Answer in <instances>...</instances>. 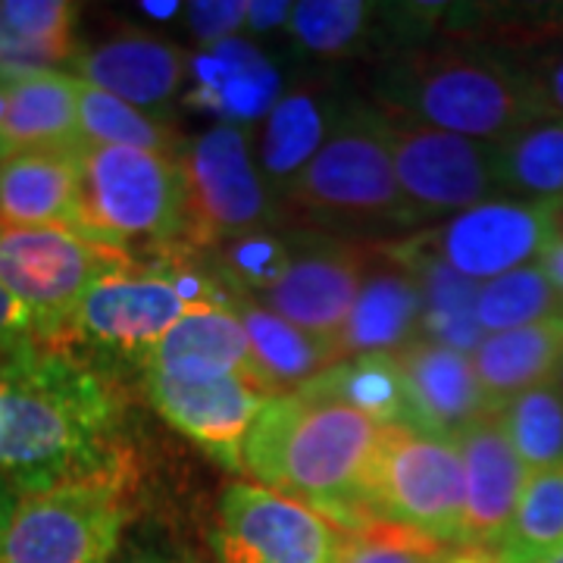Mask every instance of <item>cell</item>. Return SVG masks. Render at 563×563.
<instances>
[{"mask_svg":"<svg viewBox=\"0 0 563 563\" xmlns=\"http://www.w3.org/2000/svg\"><path fill=\"white\" fill-rule=\"evenodd\" d=\"M561 235V201H492L442 222L429 251L473 282H492L542 261Z\"/></svg>","mask_w":563,"mask_h":563,"instance_id":"7c38bea8","label":"cell"},{"mask_svg":"<svg viewBox=\"0 0 563 563\" xmlns=\"http://www.w3.org/2000/svg\"><path fill=\"white\" fill-rule=\"evenodd\" d=\"M113 420L101 376L57 347L32 342L0 363V470L29 492L125 473Z\"/></svg>","mask_w":563,"mask_h":563,"instance_id":"6da1fadb","label":"cell"},{"mask_svg":"<svg viewBox=\"0 0 563 563\" xmlns=\"http://www.w3.org/2000/svg\"><path fill=\"white\" fill-rule=\"evenodd\" d=\"M470 357L485 398L498 410L529 388L558 379L563 366V317L485 335Z\"/></svg>","mask_w":563,"mask_h":563,"instance_id":"603a6c76","label":"cell"},{"mask_svg":"<svg viewBox=\"0 0 563 563\" xmlns=\"http://www.w3.org/2000/svg\"><path fill=\"white\" fill-rule=\"evenodd\" d=\"M288 198L313 220L351 229L417 222L398 188L385 120L376 117L339 122L313 161L288 181Z\"/></svg>","mask_w":563,"mask_h":563,"instance_id":"52a82bcc","label":"cell"},{"mask_svg":"<svg viewBox=\"0 0 563 563\" xmlns=\"http://www.w3.org/2000/svg\"><path fill=\"white\" fill-rule=\"evenodd\" d=\"M457 444L463 457L461 544L495 551L514 520L529 466L514 451L498 410L470 422L457 435Z\"/></svg>","mask_w":563,"mask_h":563,"instance_id":"9a60e30c","label":"cell"},{"mask_svg":"<svg viewBox=\"0 0 563 563\" xmlns=\"http://www.w3.org/2000/svg\"><path fill=\"white\" fill-rule=\"evenodd\" d=\"M185 166L191 244L235 242L261 232L266 191L235 122H220L191 144Z\"/></svg>","mask_w":563,"mask_h":563,"instance_id":"4fadbf2b","label":"cell"},{"mask_svg":"<svg viewBox=\"0 0 563 563\" xmlns=\"http://www.w3.org/2000/svg\"><path fill=\"white\" fill-rule=\"evenodd\" d=\"M144 385L163 420L173 422L191 442H198L217 461L242 470V448L251 426L273 395L242 376L220 379H179L163 373H144Z\"/></svg>","mask_w":563,"mask_h":563,"instance_id":"5bb4252c","label":"cell"},{"mask_svg":"<svg viewBox=\"0 0 563 563\" xmlns=\"http://www.w3.org/2000/svg\"><path fill=\"white\" fill-rule=\"evenodd\" d=\"M85 235L120 247L147 244L176 254L191 242L188 181L179 157L139 147H81Z\"/></svg>","mask_w":563,"mask_h":563,"instance_id":"277c9868","label":"cell"},{"mask_svg":"<svg viewBox=\"0 0 563 563\" xmlns=\"http://www.w3.org/2000/svg\"><path fill=\"white\" fill-rule=\"evenodd\" d=\"M361 510L442 544L461 542L463 457L457 439L401 422L383 426L363 473Z\"/></svg>","mask_w":563,"mask_h":563,"instance_id":"8992f818","label":"cell"},{"mask_svg":"<svg viewBox=\"0 0 563 563\" xmlns=\"http://www.w3.org/2000/svg\"><path fill=\"white\" fill-rule=\"evenodd\" d=\"M385 135L398 188L417 220L442 213L457 217L501 191L495 173V144L391 120H385Z\"/></svg>","mask_w":563,"mask_h":563,"instance_id":"30bf717a","label":"cell"},{"mask_svg":"<svg viewBox=\"0 0 563 563\" xmlns=\"http://www.w3.org/2000/svg\"><path fill=\"white\" fill-rule=\"evenodd\" d=\"M247 7L244 0H201V3H188V22L191 32L207 44L217 47L222 41L235 38V32L247 22Z\"/></svg>","mask_w":563,"mask_h":563,"instance_id":"8d00e7d4","label":"cell"},{"mask_svg":"<svg viewBox=\"0 0 563 563\" xmlns=\"http://www.w3.org/2000/svg\"><path fill=\"white\" fill-rule=\"evenodd\" d=\"M563 548V466L532 470L501 544L492 551L501 563H539Z\"/></svg>","mask_w":563,"mask_h":563,"instance_id":"f1b7e54d","label":"cell"},{"mask_svg":"<svg viewBox=\"0 0 563 563\" xmlns=\"http://www.w3.org/2000/svg\"><path fill=\"white\" fill-rule=\"evenodd\" d=\"M325 135V113L313 95H288L282 98L263 129L261 163L276 179H295L313 154L322 147Z\"/></svg>","mask_w":563,"mask_h":563,"instance_id":"d6a6232c","label":"cell"},{"mask_svg":"<svg viewBox=\"0 0 563 563\" xmlns=\"http://www.w3.org/2000/svg\"><path fill=\"white\" fill-rule=\"evenodd\" d=\"M32 342H35V325L29 320L25 307L0 285V354L10 357Z\"/></svg>","mask_w":563,"mask_h":563,"instance_id":"f35d334b","label":"cell"},{"mask_svg":"<svg viewBox=\"0 0 563 563\" xmlns=\"http://www.w3.org/2000/svg\"><path fill=\"white\" fill-rule=\"evenodd\" d=\"M339 536L317 507L273 488L239 483L222 495V563H335Z\"/></svg>","mask_w":563,"mask_h":563,"instance_id":"8fae6325","label":"cell"},{"mask_svg":"<svg viewBox=\"0 0 563 563\" xmlns=\"http://www.w3.org/2000/svg\"><path fill=\"white\" fill-rule=\"evenodd\" d=\"M539 563H563V548H558V551H551L548 558H542Z\"/></svg>","mask_w":563,"mask_h":563,"instance_id":"f6af8a7d","label":"cell"},{"mask_svg":"<svg viewBox=\"0 0 563 563\" xmlns=\"http://www.w3.org/2000/svg\"><path fill=\"white\" fill-rule=\"evenodd\" d=\"M422 298L417 276L391 251L385 261L366 263L361 295L354 310L335 335V347L347 357L361 354H395L420 339Z\"/></svg>","mask_w":563,"mask_h":563,"instance_id":"ffe728a7","label":"cell"},{"mask_svg":"<svg viewBox=\"0 0 563 563\" xmlns=\"http://www.w3.org/2000/svg\"><path fill=\"white\" fill-rule=\"evenodd\" d=\"M125 523V473L25 492L0 532V563H107Z\"/></svg>","mask_w":563,"mask_h":563,"instance_id":"ba28073f","label":"cell"},{"mask_svg":"<svg viewBox=\"0 0 563 563\" xmlns=\"http://www.w3.org/2000/svg\"><path fill=\"white\" fill-rule=\"evenodd\" d=\"M76 76L139 110L173 101L185 79L179 47L151 35H113L76 54Z\"/></svg>","mask_w":563,"mask_h":563,"instance_id":"44dd1931","label":"cell"},{"mask_svg":"<svg viewBox=\"0 0 563 563\" xmlns=\"http://www.w3.org/2000/svg\"><path fill=\"white\" fill-rule=\"evenodd\" d=\"M398 122L501 144L539 122L529 73L479 47L413 51L379 81Z\"/></svg>","mask_w":563,"mask_h":563,"instance_id":"3957f363","label":"cell"},{"mask_svg":"<svg viewBox=\"0 0 563 563\" xmlns=\"http://www.w3.org/2000/svg\"><path fill=\"white\" fill-rule=\"evenodd\" d=\"M132 257L63 225H0V285L25 307L35 339L60 342L85 295Z\"/></svg>","mask_w":563,"mask_h":563,"instance_id":"5b68a950","label":"cell"},{"mask_svg":"<svg viewBox=\"0 0 563 563\" xmlns=\"http://www.w3.org/2000/svg\"><path fill=\"white\" fill-rule=\"evenodd\" d=\"M79 141L81 147H139L176 157V141L161 122L88 81L79 85Z\"/></svg>","mask_w":563,"mask_h":563,"instance_id":"1f68e13d","label":"cell"},{"mask_svg":"<svg viewBox=\"0 0 563 563\" xmlns=\"http://www.w3.org/2000/svg\"><path fill=\"white\" fill-rule=\"evenodd\" d=\"M526 73H529L532 98L539 107V120L563 122V44Z\"/></svg>","mask_w":563,"mask_h":563,"instance_id":"74e56055","label":"cell"},{"mask_svg":"<svg viewBox=\"0 0 563 563\" xmlns=\"http://www.w3.org/2000/svg\"><path fill=\"white\" fill-rule=\"evenodd\" d=\"M198 63V91L191 101L225 120H254L276 107L279 76L254 44L229 38Z\"/></svg>","mask_w":563,"mask_h":563,"instance_id":"4316f807","label":"cell"},{"mask_svg":"<svg viewBox=\"0 0 563 563\" xmlns=\"http://www.w3.org/2000/svg\"><path fill=\"white\" fill-rule=\"evenodd\" d=\"M395 254L410 266V273L417 276V285H420V339L473 354L485 339L479 320H476L479 282L466 279L457 269H451L442 257H435L429 251L426 242L395 247Z\"/></svg>","mask_w":563,"mask_h":563,"instance_id":"d4e9b609","label":"cell"},{"mask_svg":"<svg viewBox=\"0 0 563 563\" xmlns=\"http://www.w3.org/2000/svg\"><path fill=\"white\" fill-rule=\"evenodd\" d=\"M507 439L532 470L563 466V391L558 383L529 388L498 407Z\"/></svg>","mask_w":563,"mask_h":563,"instance_id":"836d02e7","label":"cell"},{"mask_svg":"<svg viewBox=\"0 0 563 563\" xmlns=\"http://www.w3.org/2000/svg\"><path fill=\"white\" fill-rule=\"evenodd\" d=\"M144 369L163 373V376H179V379L242 376V379L263 385L242 320L225 303H210V307H198L185 313L163 335L161 344L144 357Z\"/></svg>","mask_w":563,"mask_h":563,"instance_id":"d6986e66","label":"cell"},{"mask_svg":"<svg viewBox=\"0 0 563 563\" xmlns=\"http://www.w3.org/2000/svg\"><path fill=\"white\" fill-rule=\"evenodd\" d=\"M448 563H501L492 551H479V548H466L461 554H451Z\"/></svg>","mask_w":563,"mask_h":563,"instance_id":"b9f144b4","label":"cell"},{"mask_svg":"<svg viewBox=\"0 0 563 563\" xmlns=\"http://www.w3.org/2000/svg\"><path fill=\"white\" fill-rule=\"evenodd\" d=\"M391 357L401 373L407 426L457 439L470 422L495 410L485 398L470 354L417 339Z\"/></svg>","mask_w":563,"mask_h":563,"instance_id":"e0dca14e","label":"cell"},{"mask_svg":"<svg viewBox=\"0 0 563 563\" xmlns=\"http://www.w3.org/2000/svg\"><path fill=\"white\" fill-rule=\"evenodd\" d=\"M235 313L247 332L263 385L273 395L298 391L307 383L320 379L322 373L332 369L335 363H342V354L332 339L310 335L257 301H239Z\"/></svg>","mask_w":563,"mask_h":563,"instance_id":"cb8c5ba5","label":"cell"},{"mask_svg":"<svg viewBox=\"0 0 563 563\" xmlns=\"http://www.w3.org/2000/svg\"><path fill=\"white\" fill-rule=\"evenodd\" d=\"M129 563H179L173 561V558H161V554H141V558H135V561Z\"/></svg>","mask_w":563,"mask_h":563,"instance_id":"ee69618b","label":"cell"},{"mask_svg":"<svg viewBox=\"0 0 563 563\" xmlns=\"http://www.w3.org/2000/svg\"><path fill=\"white\" fill-rule=\"evenodd\" d=\"M442 542L391 520L369 517L339 536L335 563H448Z\"/></svg>","mask_w":563,"mask_h":563,"instance_id":"e575fe53","label":"cell"},{"mask_svg":"<svg viewBox=\"0 0 563 563\" xmlns=\"http://www.w3.org/2000/svg\"><path fill=\"white\" fill-rule=\"evenodd\" d=\"M291 16V3H251L247 7V22L254 25V32H266L279 22H288Z\"/></svg>","mask_w":563,"mask_h":563,"instance_id":"ab89813d","label":"cell"},{"mask_svg":"<svg viewBox=\"0 0 563 563\" xmlns=\"http://www.w3.org/2000/svg\"><path fill=\"white\" fill-rule=\"evenodd\" d=\"M79 85V76L60 69L7 81L0 113L3 157L35 147H81Z\"/></svg>","mask_w":563,"mask_h":563,"instance_id":"7402d4cb","label":"cell"},{"mask_svg":"<svg viewBox=\"0 0 563 563\" xmlns=\"http://www.w3.org/2000/svg\"><path fill=\"white\" fill-rule=\"evenodd\" d=\"M366 276V257L351 247H317L288 254L276 282L257 303L310 335L332 339L344 329Z\"/></svg>","mask_w":563,"mask_h":563,"instance_id":"2e32d148","label":"cell"},{"mask_svg":"<svg viewBox=\"0 0 563 563\" xmlns=\"http://www.w3.org/2000/svg\"><path fill=\"white\" fill-rule=\"evenodd\" d=\"M369 3L361 0H303L291 3L288 29L295 41L313 54H344L366 32Z\"/></svg>","mask_w":563,"mask_h":563,"instance_id":"d590c367","label":"cell"},{"mask_svg":"<svg viewBox=\"0 0 563 563\" xmlns=\"http://www.w3.org/2000/svg\"><path fill=\"white\" fill-rule=\"evenodd\" d=\"M222 303L217 282L201 273H117L101 279L73 313L66 335L98 347L151 354L176 322L198 310ZM63 335V339H66Z\"/></svg>","mask_w":563,"mask_h":563,"instance_id":"9c48e42d","label":"cell"},{"mask_svg":"<svg viewBox=\"0 0 563 563\" xmlns=\"http://www.w3.org/2000/svg\"><path fill=\"white\" fill-rule=\"evenodd\" d=\"M379 435V422L307 383L263 407L244 439L242 470L317 507L332 526L354 529L369 520L361 510V483Z\"/></svg>","mask_w":563,"mask_h":563,"instance_id":"7a4b0ae2","label":"cell"},{"mask_svg":"<svg viewBox=\"0 0 563 563\" xmlns=\"http://www.w3.org/2000/svg\"><path fill=\"white\" fill-rule=\"evenodd\" d=\"M539 266L544 269V276L554 282V288L561 291V298H563V232L554 239V242H551V247L544 251Z\"/></svg>","mask_w":563,"mask_h":563,"instance_id":"60d3db41","label":"cell"},{"mask_svg":"<svg viewBox=\"0 0 563 563\" xmlns=\"http://www.w3.org/2000/svg\"><path fill=\"white\" fill-rule=\"evenodd\" d=\"M0 225L85 232L81 147H35L0 161Z\"/></svg>","mask_w":563,"mask_h":563,"instance_id":"ac0fdd59","label":"cell"},{"mask_svg":"<svg viewBox=\"0 0 563 563\" xmlns=\"http://www.w3.org/2000/svg\"><path fill=\"white\" fill-rule=\"evenodd\" d=\"M495 173L517 201H563V122L539 120L495 144Z\"/></svg>","mask_w":563,"mask_h":563,"instance_id":"83f0119b","label":"cell"},{"mask_svg":"<svg viewBox=\"0 0 563 563\" xmlns=\"http://www.w3.org/2000/svg\"><path fill=\"white\" fill-rule=\"evenodd\" d=\"M313 383L379 426H398V422L407 426L401 373H398V363L391 354L347 357V361L335 363L332 369H325Z\"/></svg>","mask_w":563,"mask_h":563,"instance_id":"4dcf8cb0","label":"cell"},{"mask_svg":"<svg viewBox=\"0 0 563 563\" xmlns=\"http://www.w3.org/2000/svg\"><path fill=\"white\" fill-rule=\"evenodd\" d=\"M554 383L561 385V391H563V366H561V373H558V379H554Z\"/></svg>","mask_w":563,"mask_h":563,"instance_id":"bcb514c9","label":"cell"},{"mask_svg":"<svg viewBox=\"0 0 563 563\" xmlns=\"http://www.w3.org/2000/svg\"><path fill=\"white\" fill-rule=\"evenodd\" d=\"M13 498L0 488V532H3V526H7V520H10V514H13Z\"/></svg>","mask_w":563,"mask_h":563,"instance_id":"7bdbcfd3","label":"cell"},{"mask_svg":"<svg viewBox=\"0 0 563 563\" xmlns=\"http://www.w3.org/2000/svg\"><path fill=\"white\" fill-rule=\"evenodd\" d=\"M76 7L63 0H0V76L51 73L76 60Z\"/></svg>","mask_w":563,"mask_h":563,"instance_id":"484cf974","label":"cell"},{"mask_svg":"<svg viewBox=\"0 0 563 563\" xmlns=\"http://www.w3.org/2000/svg\"><path fill=\"white\" fill-rule=\"evenodd\" d=\"M551 317H563V298L539 263L520 266L514 273H504L498 279L479 285L476 320L485 335L510 332Z\"/></svg>","mask_w":563,"mask_h":563,"instance_id":"f546056e","label":"cell"}]
</instances>
